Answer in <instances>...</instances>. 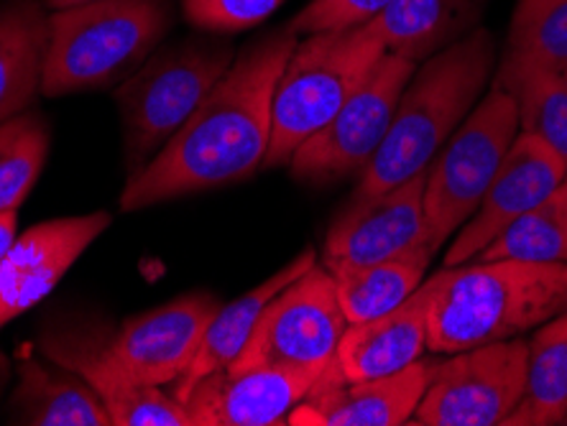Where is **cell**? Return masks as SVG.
I'll use <instances>...</instances> for the list:
<instances>
[{
  "label": "cell",
  "instance_id": "obj_1",
  "mask_svg": "<svg viewBox=\"0 0 567 426\" xmlns=\"http://www.w3.org/2000/svg\"><path fill=\"white\" fill-rule=\"evenodd\" d=\"M297 44L299 33L287 27L236 54L230 70L169 144L128 177L121 210H146L251 179L269 154L274 90Z\"/></svg>",
  "mask_w": 567,
  "mask_h": 426
},
{
  "label": "cell",
  "instance_id": "obj_2",
  "mask_svg": "<svg viewBox=\"0 0 567 426\" xmlns=\"http://www.w3.org/2000/svg\"><path fill=\"white\" fill-rule=\"evenodd\" d=\"M494 66L496 39L481 27L416 64L386 138L358 174L350 197L381 195L427 172L432 158L478 105Z\"/></svg>",
  "mask_w": 567,
  "mask_h": 426
},
{
  "label": "cell",
  "instance_id": "obj_3",
  "mask_svg": "<svg viewBox=\"0 0 567 426\" xmlns=\"http://www.w3.org/2000/svg\"><path fill=\"white\" fill-rule=\"evenodd\" d=\"M427 281L435 355L522 337L567 309V263L468 261Z\"/></svg>",
  "mask_w": 567,
  "mask_h": 426
},
{
  "label": "cell",
  "instance_id": "obj_4",
  "mask_svg": "<svg viewBox=\"0 0 567 426\" xmlns=\"http://www.w3.org/2000/svg\"><path fill=\"white\" fill-rule=\"evenodd\" d=\"M174 27L172 0H95L49 15L41 95L118 87Z\"/></svg>",
  "mask_w": 567,
  "mask_h": 426
},
{
  "label": "cell",
  "instance_id": "obj_5",
  "mask_svg": "<svg viewBox=\"0 0 567 426\" xmlns=\"http://www.w3.org/2000/svg\"><path fill=\"white\" fill-rule=\"evenodd\" d=\"M383 54L386 49L369 23L307 33L274 90L271 144L264 169L287 166L297 148L330 123Z\"/></svg>",
  "mask_w": 567,
  "mask_h": 426
},
{
  "label": "cell",
  "instance_id": "obj_6",
  "mask_svg": "<svg viewBox=\"0 0 567 426\" xmlns=\"http://www.w3.org/2000/svg\"><path fill=\"white\" fill-rule=\"evenodd\" d=\"M233 46L220 39H189L154 52L115 87L123 125L126 174L144 169L203 105L230 70Z\"/></svg>",
  "mask_w": 567,
  "mask_h": 426
},
{
  "label": "cell",
  "instance_id": "obj_7",
  "mask_svg": "<svg viewBox=\"0 0 567 426\" xmlns=\"http://www.w3.org/2000/svg\"><path fill=\"white\" fill-rule=\"evenodd\" d=\"M516 136L519 113L514 97L491 87L432 158L424 172V222L435 253L478 210Z\"/></svg>",
  "mask_w": 567,
  "mask_h": 426
},
{
  "label": "cell",
  "instance_id": "obj_8",
  "mask_svg": "<svg viewBox=\"0 0 567 426\" xmlns=\"http://www.w3.org/2000/svg\"><path fill=\"white\" fill-rule=\"evenodd\" d=\"M414 70L416 62L383 54L330 123L297 148L287 164L291 177L307 184H332L353 174L358 177L386 138L399 97Z\"/></svg>",
  "mask_w": 567,
  "mask_h": 426
},
{
  "label": "cell",
  "instance_id": "obj_9",
  "mask_svg": "<svg viewBox=\"0 0 567 426\" xmlns=\"http://www.w3.org/2000/svg\"><path fill=\"white\" fill-rule=\"evenodd\" d=\"M527 388V340L488 342L432 363L427 391L410 424L506 426Z\"/></svg>",
  "mask_w": 567,
  "mask_h": 426
},
{
  "label": "cell",
  "instance_id": "obj_10",
  "mask_svg": "<svg viewBox=\"0 0 567 426\" xmlns=\"http://www.w3.org/2000/svg\"><path fill=\"white\" fill-rule=\"evenodd\" d=\"M348 330L336 279L322 263L291 281L258 316L244 353L230 367H320L336 361Z\"/></svg>",
  "mask_w": 567,
  "mask_h": 426
},
{
  "label": "cell",
  "instance_id": "obj_11",
  "mask_svg": "<svg viewBox=\"0 0 567 426\" xmlns=\"http://www.w3.org/2000/svg\"><path fill=\"white\" fill-rule=\"evenodd\" d=\"M41 353L78 373L111 414L113 426H192L187 408L158 386H146L113 353V332L100 324H56L39 340Z\"/></svg>",
  "mask_w": 567,
  "mask_h": 426
},
{
  "label": "cell",
  "instance_id": "obj_12",
  "mask_svg": "<svg viewBox=\"0 0 567 426\" xmlns=\"http://www.w3.org/2000/svg\"><path fill=\"white\" fill-rule=\"evenodd\" d=\"M111 222V212L56 217L16 236L0 261V328L52 294Z\"/></svg>",
  "mask_w": 567,
  "mask_h": 426
},
{
  "label": "cell",
  "instance_id": "obj_13",
  "mask_svg": "<svg viewBox=\"0 0 567 426\" xmlns=\"http://www.w3.org/2000/svg\"><path fill=\"white\" fill-rule=\"evenodd\" d=\"M420 248H430L424 222V174L381 195L350 197L330 222L322 263L365 266Z\"/></svg>",
  "mask_w": 567,
  "mask_h": 426
},
{
  "label": "cell",
  "instance_id": "obj_14",
  "mask_svg": "<svg viewBox=\"0 0 567 426\" xmlns=\"http://www.w3.org/2000/svg\"><path fill=\"white\" fill-rule=\"evenodd\" d=\"M565 181L567 166L563 158L542 144L539 138L519 131L504 164L498 166L494 181L488 184L478 210L457 230L455 240L450 243L445 266L473 261L506 225H512L516 217L545 202Z\"/></svg>",
  "mask_w": 567,
  "mask_h": 426
},
{
  "label": "cell",
  "instance_id": "obj_15",
  "mask_svg": "<svg viewBox=\"0 0 567 426\" xmlns=\"http://www.w3.org/2000/svg\"><path fill=\"white\" fill-rule=\"evenodd\" d=\"M320 375V367H225L199 381L182 406L192 426L287 424Z\"/></svg>",
  "mask_w": 567,
  "mask_h": 426
},
{
  "label": "cell",
  "instance_id": "obj_16",
  "mask_svg": "<svg viewBox=\"0 0 567 426\" xmlns=\"http://www.w3.org/2000/svg\"><path fill=\"white\" fill-rule=\"evenodd\" d=\"M220 309L218 297L185 294L136 314L113 335V353L146 386H174L195 357L207 324Z\"/></svg>",
  "mask_w": 567,
  "mask_h": 426
},
{
  "label": "cell",
  "instance_id": "obj_17",
  "mask_svg": "<svg viewBox=\"0 0 567 426\" xmlns=\"http://www.w3.org/2000/svg\"><path fill=\"white\" fill-rule=\"evenodd\" d=\"M430 361H416L383 378L343 381L324 367L287 424L297 426H402L427 391Z\"/></svg>",
  "mask_w": 567,
  "mask_h": 426
},
{
  "label": "cell",
  "instance_id": "obj_18",
  "mask_svg": "<svg viewBox=\"0 0 567 426\" xmlns=\"http://www.w3.org/2000/svg\"><path fill=\"white\" fill-rule=\"evenodd\" d=\"M430 340V281L391 312L348 324L328 371L343 381L383 378L422 361Z\"/></svg>",
  "mask_w": 567,
  "mask_h": 426
},
{
  "label": "cell",
  "instance_id": "obj_19",
  "mask_svg": "<svg viewBox=\"0 0 567 426\" xmlns=\"http://www.w3.org/2000/svg\"><path fill=\"white\" fill-rule=\"evenodd\" d=\"M315 263V248H305L302 253L291 258L284 269L258 283L256 289L246 291L244 297L233 299L230 304H220L210 324H207L203 342H199L197 353L192 357L185 375L174 383L172 396L182 404L199 381L236 363L238 355L244 353V347L248 345V340H251L258 316H261L266 304H269L281 289H287L291 281H297L299 276L310 271Z\"/></svg>",
  "mask_w": 567,
  "mask_h": 426
},
{
  "label": "cell",
  "instance_id": "obj_20",
  "mask_svg": "<svg viewBox=\"0 0 567 426\" xmlns=\"http://www.w3.org/2000/svg\"><path fill=\"white\" fill-rule=\"evenodd\" d=\"M486 0H391L369 27L389 54L422 64L478 29Z\"/></svg>",
  "mask_w": 567,
  "mask_h": 426
},
{
  "label": "cell",
  "instance_id": "obj_21",
  "mask_svg": "<svg viewBox=\"0 0 567 426\" xmlns=\"http://www.w3.org/2000/svg\"><path fill=\"white\" fill-rule=\"evenodd\" d=\"M11 419L31 426H113L103 401L78 373L49 371L29 350L19 357Z\"/></svg>",
  "mask_w": 567,
  "mask_h": 426
},
{
  "label": "cell",
  "instance_id": "obj_22",
  "mask_svg": "<svg viewBox=\"0 0 567 426\" xmlns=\"http://www.w3.org/2000/svg\"><path fill=\"white\" fill-rule=\"evenodd\" d=\"M47 39L49 15L39 0H0V123L39 97Z\"/></svg>",
  "mask_w": 567,
  "mask_h": 426
},
{
  "label": "cell",
  "instance_id": "obj_23",
  "mask_svg": "<svg viewBox=\"0 0 567 426\" xmlns=\"http://www.w3.org/2000/svg\"><path fill=\"white\" fill-rule=\"evenodd\" d=\"M435 250L420 248L412 253L365 266L322 263L336 279L338 302L348 324L381 316L404 304L424 283Z\"/></svg>",
  "mask_w": 567,
  "mask_h": 426
},
{
  "label": "cell",
  "instance_id": "obj_24",
  "mask_svg": "<svg viewBox=\"0 0 567 426\" xmlns=\"http://www.w3.org/2000/svg\"><path fill=\"white\" fill-rule=\"evenodd\" d=\"M567 414V309L527 342V388L506 426H555Z\"/></svg>",
  "mask_w": 567,
  "mask_h": 426
},
{
  "label": "cell",
  "instance_id": "obj_25",
  "mask_svg": "<svg viewBox=\"0 0 567 426\" xmlns=\"http://www.w3.org/2000/svg\"><path fill=\"white\" fill-rule=\"evenodd\" d=\"M567 70V0H519L496 72Z\"/></svg>",
  "mask_w": 567,
  "mask_h": 426
},
{
  "label": "cell",
  "instance_id": "obj_26",
  "mask_svg": "<svg viewBox=\"0 0 567 426\" xmlns=\"http://www.w3.org/2000/svg\"><path fill=\"white\" fill-rule=\"evenodd\" d=\"M475 258L478 261L567 263V181L545 202L506 225Z\"/></svg>",
  "mask_w": 567,
  "mask_h": 426
},
{
  "label": "cell",
  "instance_id": "obj_27",
  "mask_svg": "<svg viewBox=\"0 0 567 426\" xmlns=\"http://www.w3.org/2000/svg\"><path fill=\"white\" fill-rule=\"evenodd\" d=\"M494 87L514 97L519 131L539 138L567 166V85L563 74L539 70L496 72Z\"/></svg>",
  "mask_w": 567,
  "mask_h": 426
},
{
  "label": "cell",
  "instance_id": "obj_28",
  "mask_svg": "<svg viewBox=\"0 0 567 426\" xmlns=\"http://www.w3.org/2000/svg\"><path fill=\"white\" fill-rule=\"evenodd\" d=\"M52 131L41 113L23 111L0 123V212H19L49 156Z\"/></svg>",
  "mask_w": 567,
  "mask_h": 426
},
{
  "label": "cell",
  "instance_id": "obj_29",
  "mask_svg": "<svg viewBox=\"0 0 567 426\" xmlns=\"http://www.w3.org/2000/svg\"><path fill=\"white\" fill-rule=\"evenodd\" d=\"M287 0H179L189 27L207 33H238L264 23Z\"/></svg>",
  "mask_w": 567,
  "mask_h": 426
},
{
  "label": "cell",
  "instance_id": "obj_30",
  "mask_svg": "<svg viewBox=\"0 0 567 426\" xmlns=\"http://www.w3.org/2000/svg\"><path fill=\"white\" fill-rule=\"evenodd\" d=\"M391 3V0H310L295 19H291V31L299 37L320 31H338L353 29L371 23L377 15Z\"/></svg>",
  "mask_w": 567,
  "mask_h": 426
},
{
  "label": "cell",
  "instance_id": "obj_31",
  "mask_svg": "<svg viewBox=\"0 0 567 426\" xmlns=\"http://www.w3.org/2000/svg\"><path fill=\"white\" fill-rule=\"evenodd\" d=\"M16 217L19 212H0V261L16 240Z\"/></svg>",
  "mask_w": 567,
  "mask_h": 426
},
{
  "label": "cell",
  "instance_id": "obj_32",
  "mask_svg": "<svg viewBox=\"0 0 567 426\" xmlns=\"http://www.w3.org/2000/svg\"><path fill=\"white\" fill-rule=\"evenodd\" d=\"M47 8L52 11H64V8H74V6H85V3H95V0H41Z\"/></svg>",
  "mask_w": 567,
  "mask_h": 426
},
{
  "label": "cell",
  "instance_id": "obj_33",
  "mask_svg": "<svg viewBox=\"0 0 567 426\" xmlns=\"http://www.w3.org/2000/svg\"><path fill=\"white\" fill-rule=\"evenodd\" d=\"M8 381H11V361H8L3 350H0V394H3Z\"/></svg>",
  "mask_w": 567,
  "mask_h": 426
},
{
  "label": "cell",
  "instance_id": "obj_34",
  "mask_svg": "<svg viewBox=\"0 0 567 426\" xmlns=\"http://www.w3.org/2000/svg\"><path fill=\"white\" fill-rule=\"evenodd\" d=\"M563 80H565V85H567V70L563 72Z\"/></svg>",
  "mask_w": 567,
  "mask_h": 426
},
{
  "label": "cell",
  "instance_id": "obj_35",
  "mask_svg": "<svg viewBox=\"0 0 567 426\" xmlns=\"http://www.w3.org/2000/svg\"><path fill=\"white\" fill-rule=\"evenodd\" d=\"M563 424H565V426H567V414H565V419H563Z\"/></svg>",
  "mask_w": 567,
  "mask_h": 426
}]
</instances>
